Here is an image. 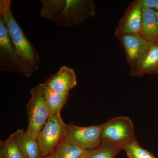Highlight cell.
Here are the masks:
<instances>
[{
    "mask_svg": "<svg viewBox=\"0 0 158 158\" xmlns=\"http://www.w3.org/2000/svg\"><path fill=\"white\" fill-rule=\"evenodd\" d=\"M0 17L4 20L14 43L19 73L29 77L39 69L40 59L35 47L26 37L15 19L10 0L0 1Z\"/></svg>",
    "mask_w": 158,
    "mask_h": 158,
    "instance_id": "6da1fadb",
    "label": "cell"
},
{
    "mask_svg": "<svg viewBox=\"0 0 158 158\" xmlns=\"http://www.w3.org/2000/svg\"><path fill=\"white\" fill-rule=\"evenodd\" d=\"M40 13L57 25L70 27L83 23L95 14L92 0H40Z\"/></svg>",
    "mask_w": 158,
    "mask_h": 158,
    "instance_id": "7a4b0ae2",
    "label": "cell"
},
{
    "mask_svg": "<svg viewBox=\"0 0 158 158\" xmlns=\"http://www.w3.org/2000/svg\"><path fill=\"white\" fill-rule=\"evenodd\" d=\"M44 84H40L30 91L31 98L27 105L28 127L26 132L37 139L44 126L50 116L44 96Z\"/></svg>",
    "mask_w": 158,
    "mask_h": 158,
    "instance_id": "3957f363",
    "label": "cell"
},
{
    "mask_svg": "<svg viewBox=\"0 0 158 158\" xmlns=\"http://www.w3.org/2000/svg\"><path fill=\"white\" fill-rule=\"evenodd\" d=\"M68 132V125L64 123L60 113L50 116L37 138L43 157L52 154Z\"/></svg>",
    "mask_w": 158,
    "mask_h": 158,
    "instance_id": "277c9868",
    "label": "cell"
},
{
    "mask_svg": "<svg viewBox=\"0 0 158 158\" xmlns=\"http://www.w3.org/2000/svg\"><path fill=\"white\" fill-rule=\"evenodd\" d=\"M102 126V143L123 148L126 144L136 139L132 122L129 117H115Z\"/></svg>",
    "mask_w": 158,
    "mask_h": 158,
    "instance_id": "5b68a950",
    "label": "cell"
},
{
    "mask_svg": "<svg viewBox=\"0 0 158 158\" xmlns=\"http://www.w3.org/2000/svg\"><path fill=\"white\" fill-rule=\"evenodd\" d=\"M117 38L124 49L130 72L135 70L140 65L154 44L138 34H125Z\"/></svg>",
    "mask_w": 158,
    "mask_h": 158,
    "instance_id": "8992f818",
    "label": "cell"
},
{
    "mask_svg": "<svg viewBox=\"0 0 158 158\" xmlns=\"http://www.w3.org/2000/svg\"><path fill=\"white\" fill-rule=\"evenodd\" d=\"M68 127L66 138L82 149L91 150L98 147L101 143L102 125L80 127L70 123Z\"/></svg>",
    "mask_w": 158,
    "mask_h": 158,
    "instance_id": "52a82bcc",
    "label": "cell"
},
{
    "mask_svg": "<svg viewBox=\"0 0 158 158\" xmlns=\"http://www.w3.org/2000/svg\"><path fill=\"white\" fill-rule=\"evenodd\" d=\"M0 70L19 73L14 43L2 17H0Z\"/></svg>",
    "mask_w": 158,
    "mask_h": 158,
    "instance_id": "ba28073f",
    "label": "cell"
},
{
    "mask_svg": "<svg viewBox=\"0 0 158 158\" xmlns=\"http://www.w3.org/2000/svg\"><path fill=\"white\" fill-rule=\"evenodd\" d=\"M142 9L141 0H136L131 3L116 27L115 31L116 37L125 34L140 35Z\"/></svg>",
    "mask_w": 158,
    "mask_h": 158,
    "instance_id": "9c48e42d",
    "label": "cell"
},
{
    "mask_svg": "<svg viewBox=\"0 0 158 158\" xmlns=\"http://www.w3.org/2000/svg\"><path fill=\"white\" fill-rule=\"evenodd\" d=\"M50 90L57 93H69L77 85L76 76L72 69L63 65L44 83Z\"/></svg>",
    "mask_w": 158,
    "mask_h": 158,
    "instance_id": "30bf717a",
    "label": "cell"
},
{
    "mask_svg": "<svg viewBox=\"0 0 158 158\" xmlns=\"http://www.w3.org/2000/svg\"><path fill=\"white\" fill-rule=\"evenodd\" d=\"M15 141L25 158L43 157L37 139L20 129L11 135Z\"/></svg>",
    "mask_w": 158,
    "mask_h": 158,
    "instance_id": "8fae6325",
    "label": "cell"
},
{
    "mask_svg": "<svg viewBox=\"0 0 158 158\" xmlns=\"http://www.w3.org/2000/svg\"><path fill=\"white\" fill-rule=\"evenodd\" d=\"M140 35L147 41L158 44L156 15L153 9L143 7Z\"/></svg>",
    "mask_w": 158,
    "mask_h": 158,
    "instance_id": "7c38bea8",
    "label": "cell"
},
{
    "mask_svg": "<svg viewBox=\"0 0 158 158\" xmlns=\"http://www.w3.org/2000/svg\"><path fill=\"white\" fill-rule=\"evenodd\" d=\"M131 76L141 77L145 74L158 75V44H154L140 65L130 72Z\"/></svg>",
    "mask_w": 158,
    "mask_h": 158,
    "instance_id": "4fadbf2b",
    "label": "cell"
},
{
    "mask_svg": "<svg viewBox=\"0 0 158 158\" xmlns=\"http://www.w3.org/2000/svg\"><path fill=\"white\" fill-rule=\"evenodd\" d=\"M69 95V93L54 92L44 85V98L49 111L50 116L60 113L62 108L68 102Z\"/></svg>",
    "mask_w": 158,
    "mask_h": 158,
    "instance_id": "5bb4252c",
    "label": "cell"
},
{
    "mask_svg": "<svg viewBox=\"0 0 158 158\" xmlns=\"http://www.w3.org/2000/svg\"><path fill=\"white\" fill-rule=\"evenodd\" d=\"M87 151L75 145L66 138L53 154L56 158H81Z\"/></svg>",
    "mask_w": 158,
    "mask_h": 158,
    "instance_id": "9a60e30c",
    "label": "cell"
},
{
    "mask_svg": "<svg viewBox=\"0 0 158 158\" xmlns=\"http://www.w3.org/2000/svg\"><path fill=\"white\" fill-rule=\"evenodd\" d=\"M122 147L101 143L98 146L89 151L90 158H114Z\"/></svg>",
    "mask_w": 158,
    "mask_h": 158,
    "instance_id": "2e32d148",
    "label": "cell"
},
{
    "mask_svg": "<svg viewBox=\"0 0 158 158\" xmlns=\"http://www.w3.org/2000/svg\"><path fill=\"white\" fill-rule=\"evenodd\" d=\"M0 151L2 152L4 158H25L11 135L6 141H1Z\"/></svg>",
    "mask_w": 158,
    "mask_h": 158,
    "instance_id": "e0dca14e",
    "label": "cell"
},
{
    "mask_svg": "<svg viewBox=\"0 0 158 158\" xmlns=\"http://www.w3.org/2000/svg\"><path fill=\"white\" fill-rule=\"evenodd\" d=\"M123 150L126 152L128 158H157L147 150L142 148L136 139L124 145Z\"/></svg>",
    "mask_w": 158,
    "mask_h": 158,
    "instance_id": "ac0fdd59",
    "label": "cell"
},
{
    "mask_svg": "<svg viewBox=\"0 0 158 158\" xmlns=\"http://www.w3.org/2000/svg\"><path fill=\"white\" fill-rule=\"evenodd\" d=\"M142 6L147 9H156L158 4V0H141Z\"/></svg>",
    "mask_w": 158,
    "mask_h": 158,
    "instance_id": "d6986e66",
    "label": "cell"
},
{
    "mask_svg": "<svg viewBox=\"0 0 158 158\" xmlns=\"http://www.w3.org/2000/svg\"><path fill=\"white\" fill-rule=\"evenodd\" d=\"M42 158H56V157L54 156L53 154H52L49 155L45 156H44Z\"/></svg>",
    "mask_w": 158,
    "mask_h": 158,
    "instance_id": "ffe728a7",
    "label": "cell"
},
{
    "mask_svg": "<svg viewBox=\"0 0 158 158\" xmlns=\"http://www.w3.org/2000/svg\"><path fill=\"white\" fill-rule=\"evenodd\" d=\"M81 158H90L89 156V151H88Z\"/></svg>",
    "mask_w": 158,
    "mask_h": 158,
    "instance_id": "44dd1931",
    "label": "cell"
},
{
    "mask_svg": "<svg viewBox=\"0 0 158 158\" xmlns=\"http://www.w3.org/2000/svg\"><path fill=\"white\" fill-rule=\"evenodd\" d=\"M156 11V19H157V27H158V11Z\"/></svg>",
    "mask_w": 158,
    "mask_h": 158,
    "instance_id": "7402d4cb",
    "label": "cell"
},
{
    "mask_svg": "<svg viewBox=\"0 0 158 158\" xmlns=\"http://www.w3.org/2000/svg\"><path fill=\"white\" fill-rule=\"evenodd\" d=\"M0 158H4L2 152L0 151Z\"/></svg>",
    "mask_w": 158,
    "mask_h": 158,
    "instance_id": "603a6c76",
    "label": "cell"
},
{
    "mask_svg": "<svg viewBox=\"0 0 158 158\" xmlns=\"http://www.w3.org/2000/svg\"><path fill=\"white\" fill-rule=\"evenodd\" d=\"M156 10H157L156 11H158V4L156 8Z\"/></svg>",
    "mask_w": 158,
    "mask_h": 158,
    "instance_id": "cb8c5ba5",
    "label": "cell"
}]
</instances>
